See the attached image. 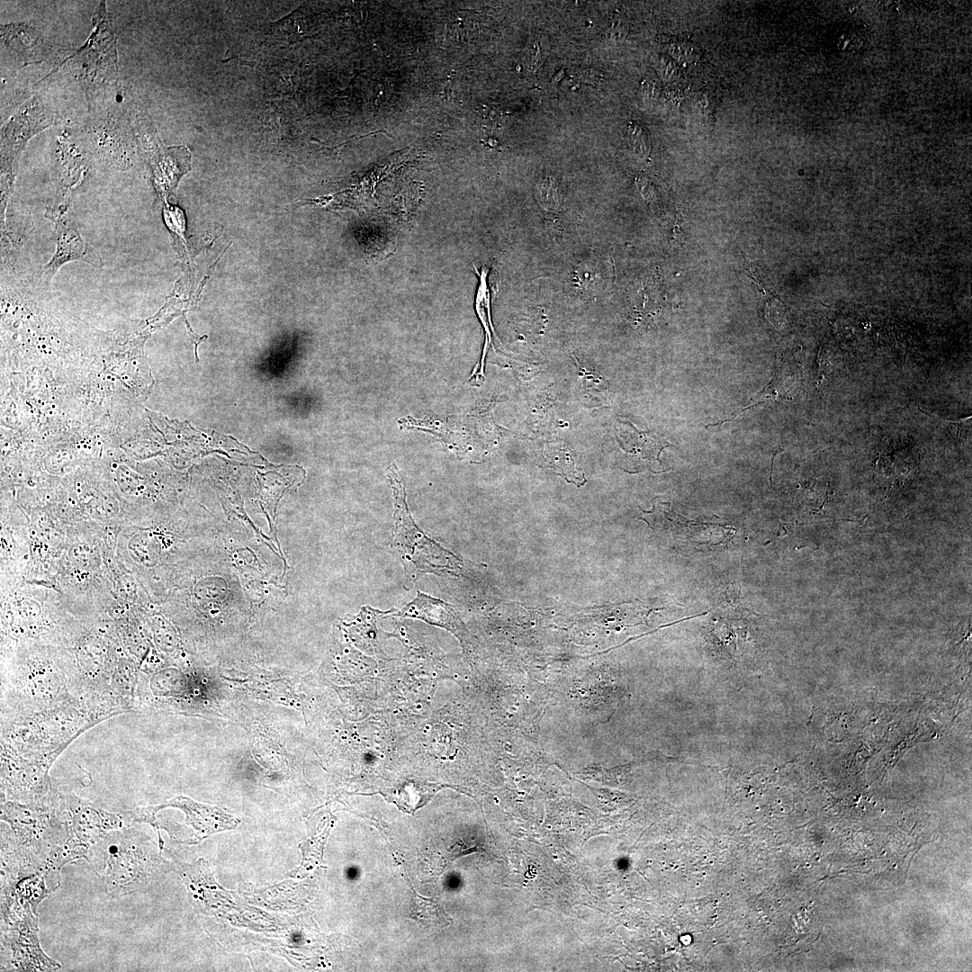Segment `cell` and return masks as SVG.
<instances>
[{"label":"cell","mask_w":972,"mask_h":972,"mask_svg":"<svg viewBox=\"0 0 972 972\" xmlns=\"http://www.w3.org/2000/svg\"><path fill=\"white\" fill-rule=\"evenodd\" d=\"M1 720V745L48 770L73 740L102 722L78 698Z\"/></svg>","instance_id":"7a4b0ae2"},{"label":"cell","mask_w":972,"mask_h":972,"mask_svg":"<svg viewBox=\"0 0 972 972\" xmlns=\"http://www.w3.org/2000/svg\"><path fill=\"white\" fill-rule=\"evenodd\" d=\"M55 239L57 252L45 267V278L50 281L61 265L71 260H83L96 267L102 266L98 252L86 244L69 222L58 220L56 224Z\"/></svg>","instance_id":"52a82bcc"},{"label":"cell","mask_w":972,"mask_h":972,"mask_svg":"<svg viewBox=\"0 0 972 972\" xmlns=\"http://www.w3.org/2000/svg\"><path fill=\"white\" fill-rule=\"evenodd\" d=\"M400 616L422 619L429 624L446 628L463 639L464 625L455 610L446 602L418 591L416 598L399 614Z\"/></svg>","instance_id":"ba28073f"},{"label":"cell","mask_w":972,"mask_h":972,"mask_svg":"<svg viewBox=\"0 0 972 972\" xmlns=\"http://www.w3.org/2000/svg\"><path fill=\"white\" fill-rule=\"evenodd\" d=\"M540 191L542 201L546 198L543 202L553 209L555 208L558 197L554 185L544 183L542 184Z\"/></svg>","instance_id":"7c38bea8"},{"label":"cell","mask_w":972,"mask_h":972,"mask_svg":"<svg viewBox=\"0 0 972 972\" xmlns=\"http://www.w3.org/2000/svg\"><path fill=\"white\" fill-rule=\"evenodd\" d=\"M411 910V916L415 917L419 922L446 924V915H445L440 905L431 899L416 895Z\"/></svg>","instance_id":"30bf717a"},{"label":"cell","mask_w":972,"mask_h":972,"mask_svg":"<svg viewBox=\"0 0 972 972\" xmlns=\"http://www.w3.org/2000/svg\"><path fill=\"white\" fill-rule=\"evenodd\" d=\"M388 477L394 499V542L404 561L408 562L410 568L414 565L416 572H431L436 569H444L441 564L446 568L442 562L452 569L456 562H454L455 557L427 538L414 525L408 511L404 485L396 465L389 467Z\"/></svg>","instance_id":"5b68a950"},{"label":"cell","mask_w":972,"mask_h":972,"mask_svg":"<svg viewBox=\"0 0 972 972\" xmlns=\"http://www.w3.org/2000/svg\"><path fill=\"white\" fill-rule=\"evenodd\" d=\"M87 860L112 897L140 891L161 870L151 841L130 826L108 832L92 846Z\"/></svg>","instance_id":"3957f363"},{"label":"cell","mask_w":972,"mask_h":972,"mask_svg":"<svg viewBox=\"0 0 972 972\" xmlns=\"http://www.w3.org/2000/svg\"><path fill=\"white\" fill-rule=\"evenodd\" d=\"M2 670V716L37 712L77 698L64 651L30 645L17 652Z\"/></svg>","instance_id":"6da1fadb"},{"label":"cell","mask_w":972,"mask_h":972,"mask_svg":"<svg viewBox=\"0 0 972 972\" xmlns=\"http://www.w3.org/2000/svg\"><path fill=\"white\" fill-rule=\"evenodd\" d=\"M474 270L479 276V285L475 297V310L485 332V342L482 349L481 364L479 366L480 370L475 375V381L477 382L479 381V377H483L487 348L491 343V333L495 335V332L490 315V292L488 284L489 269L486 266H482L479 271L474 266Z\"/></svg>","instance_id":"9c48e42d"},{"label":"cell","mask_w":972,"mask_h":972,"mask_svg":"<svg viewBox=\"0 0 972 972\" xmlns=\"http://www.w3.org/2000/svg\"><path fill=\"white\" fill-rule=\"evenodd\" d=\"M186 325H187V327H188V328H189V332H190L191 336H193V340H194V344H195V356H196V349H197V346H198V344H199V343L201 342V340H202V339H203V338H207V336H203V337H202V338H200L199 337H196V335H195V334H194V332H193V331L191 330V328H190V327H189V324H188L187 320H186Z\"/></svg>","instance_id":"4fadbf2b"},{"label":"cell","mask_w":972,"mask_h":972,"mask_svg":"<svg viewBox=\"0 0 972 972\" xmlns=\"http://www.w3.org/2000/svg\"><path fill=\"white\" fill-rule=\"evenodd\" d=\"M603 269L604 265L599 260L590 259L582 263L576 272L578 284L582 289L596 293L599 291V286H603Z\"/></svg>","instance_id":"8fae6325"},{"label":"cell","mask_w":972,"mask_h":972,"mask_svg":"<svg viewBox=\"0 0 972 972\" xmlns=\"http://www.w3.org/2000/svg\"><path fill=\"white\" fill-rule=\"evenodd\" d=\"M3 947L9 952L11 970H56L58 963L44 955L39 944L38 919L30 904L16 900L2 902Z\"/></svg>","instance_id":"8992f818"},{"label":"cell","mask_w":972,"mask_h":972,"mask_svg":"<svg viewBox=\"0 0 972 972\" xmlns=\"http://www.w3.org/2000/svg\"><path fill=\"white\" fill-rule=\"evenodd\" d=\"M61 800L68 818V836L50 858L51 867L58 871L72 860H87L92 846L108 832L130 827L134 823L131 810L108 812L73 794H61Z\"/></svg>","instance_id":"277c9868"}]
</instances>
